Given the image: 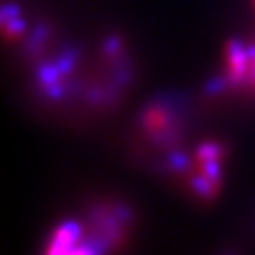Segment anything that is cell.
<instances>
[{
    "mask_svg": "<svg viewBox=\"0 0 255 255\" xmlns=\"http://www.w3.org/2000/svg\"><path fill=\"white\" fill-rule=\"evenodd\" d=\"M105 248L76 222L62 223L48 241L44 255H100Z\"/></svg>",
    "mask_w": 255,
    "mask_h": 255,
    "instance_id": "1",
    "label": "cell"
},
{
    "mask_svg": "<svg viewBox=\"0 0 255 255\" xmlns=\"http://www.w3.org/2000/svg\"><path fill=\"white\" fill-rule=\"evenodd\" d=\"M142 126L156 142L170 143L179 133V119L167 101H154L142 114Z\"/></svg>",
    "mask_w": 255,
    "mask_h": 255,
    "instance_id": "3",
    "label": "cell"
},
{
    "mask_svg": "<svg viewBox=\"0 0 255 255\" xmlns=\"http://www.w3.org/2000/svg\"><path fill=\"white\" fill-rule=\"evenodd\" d=\"M223 71H225L223 87L227 85L255 87V41L254 43H239V41L229 43Z\"/></svg>",
    "mask_w": 255,
    "mask_h": 255,
    "instance_id": "2",
    "label": "cell"
},
{
    "mask_svg": "<svg viewBox=\"0 0 255 255\" xmlns=\"http://www.w3.org/2000/svg\"><path fill=\"white\" fill-rule=\"evenodd\" d=\"M254 5H255V0H254Z\"/></svg>",
    "mask_w": 255,
    "mask_h": 255,
    "instance_id": "4",
    "label": "cell"
}]
</instances>
